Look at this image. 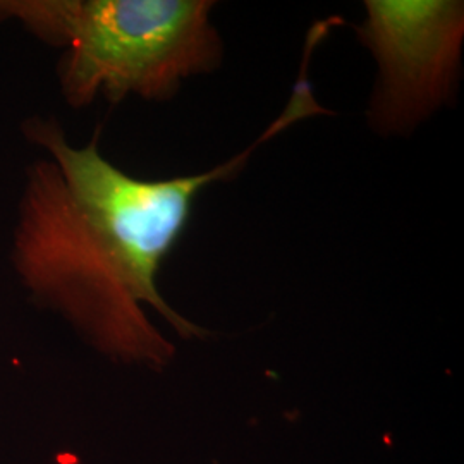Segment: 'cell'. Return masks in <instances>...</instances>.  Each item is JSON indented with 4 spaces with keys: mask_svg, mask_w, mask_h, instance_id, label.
<instances>
[{
    "mask_svg": "<svg viewBox=\"0 0 464 464\" xmlns=\"http://www.w3.org/2000/svg\"><path fill=\"white\" fill-rule=\"evenodd\" d=\"M13 260L17 276L42 301L122 362L164 365L172 346L150 324L143 304L183 337L208 332L176 314L145 281L116 236L69 189L47 157L28 170L19 203Z\"/></svg>",
    "mask_w": 464,
    "mask_h": 464,
    "instance_id": "6da1fadb",
    "label": "cell"
},
{
    "mask_svg": "<svg viewBox=\"0 0 464 464\" xmlns=\"http://www.w3.org/2000/svg\"><path fill=\"white\" fill-rule=\"evenodd\" d=\"M208 0H0V21H17L64 49L61 92L72 107L97 97L172 99L183 82L216 71L224 44Z\"/></svg>",
    "mask_w": 464,
    "mask_h": 464,
    "instance_id": "7a4b0ae2",
    "label": "cell"
},
{
    "mask_svg": "<svg viewBox=\"0 0 464 464\" xmlns=\"http://www.w3.org/2000/svg\"><path fill=\"white\" fill-rule=\"evenodd\" d=\"M365 11L356 34L379 67L368 124L385 136L411 133L458 90L464 4L366 0Z\"/></svg>",
    "mask_w": 464,
    "mask_h": 464,
    "instance_id": "3957f363",
    "label": "cell"
}]
</instances>
